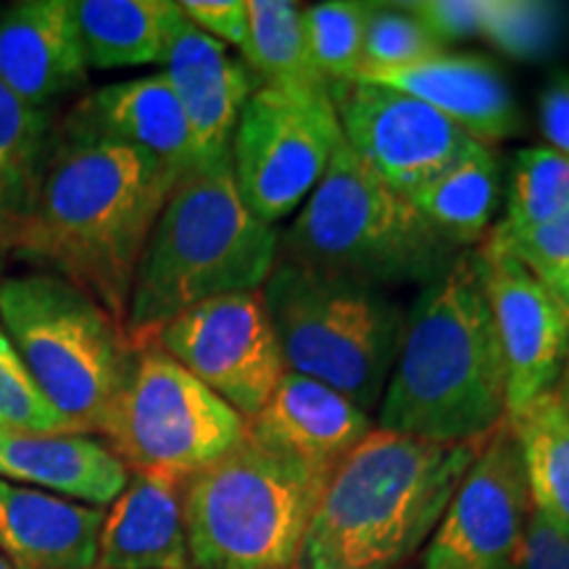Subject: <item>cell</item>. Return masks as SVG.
Listing matches in <instances>:
<instances>
[{
	"instance_id": "obj_36",
	"label": "cell",
	"mask_w": 569,
	"mask_h": 569,
	"mask_svg": "<svg viewBox=\"0 0 569 569\" xmlns=\"http://www.w3.org/2000/svg\"><path fill=\"white\" fill-rule=\"evenodd\" d=\"M515 569H569V530L532 509Z\"/></svg>"
},
{
	"instance_id": "obj_1",
	"label": "cell",
	"mask_w": 569,
	"mask_h": 569,
	"mask_svg": "<svg viewBox=\"0 0 569 569\" xmlns=\"http://www.w3.org/2000/svg\"><path fill=\"white\" fill-rule=\"evenodd\" d=\"M180 172L61 117L34 217L13 259L59 274L127 322L132 282Z\"/></svg>"
},
{
	"instance_id": "obj_22",
	"label": "cell",
	"mask_w": 569,
	"mask_h": 569,
	"mask_svg": "<svg viewBox=\"0 0 569 569\" xmlns=\"http://www.w3.org/2000/svg\"><path fill=\"white\" fill-rule=\"evenodd\" d=\"M98 569H193L182 519V478L130 472L106 511Z\"/></svg>"
},
{
	"instance_id": "obj_31",
	"label": "cell",
	"mask_w": 569,
	"mask_h": 569,
	"mask_svg": "<svg viewBox=\"0 0 569 569\" xmlns=\"http://www.w3.org/2000/svg\"><path fill=\"white\" fill-rule=\"evenodd\" d=\"M565 34V11L532 0H488L480 38L515 59H540L557 48Z\"/></svg>"
},
{
	"instance_id": "obj_4",
	"label": "cell",
	"mask_w": 569,
	"mask_h": 569,
	"mask_svg": "<svg viewBox=\"0 0 569 569\" xmlns=\"http://www.w3.org/2000/svg\"><path fill=\"white\" fill-rule=\"evenodd\" d=\"M277 259L280 230L248 211L230 153L198 161L177 180L142 251L127 332L138 343L198 303L256 293Z\"/></svg>"
},
{
	"instance_id": "obj_17",
	"label": "cell",
	"mask_w": 569,
	"mask_h": 569,
	"mask_svg": "<svg viewBox=\"0 0 569 569\" xmlns=\"http://www.w3.org/2000/svg\"><path fill=\"white\" fill-rule=\"evenodd\" d=\"M356 82L407 92L486 146L522 130V113L501 69L482 56L438 53L411 67L369 71Z\"/></svg>"
},
{
	"instance_id": "obj_5",
	"label": "cell",
	"mask_w": 569,
	"mask_h": 569,
	"mask_svg": "<svg viewBox=\"0 0 569 569\" xmlns=\"http://www.w3.org/2000/svg\"><path fill=\"white\" fill-rule=\"evenodd\" d=\"M280 259L386 290L438 280L457 248L343 140L298 217L280 232Z\"/></svg>"
},
{
	"instance_id": "obj_21",
	"label": "cell",
	"mask_w": 569,
	"mask_h": 569,
	"mask_svg": "<svg viewBox=\"0 0 569 569\" xmlns=\"http://www.w3.org/2000/svg\"><path fill=\"white\" fill-rule=\"evenodd\" d=\"M63 119L106 138L130 142L180 174L198 163L188 117L163 71L98 88L71 106Z\"/></svg>"
},
{
	"instance_id": "obj_13",
	"label": "cell",
	"mask_w": 569,
	"mask_h": 569,
	"mask_svg": "<svg viewBox=\"0 0 569 569\" xmlns=\"http://www.w3.org/2000/svg\"><path fill=\"white\" fill-rule=\"evenodd\" d=\"M351 151L396 193L411 198L451 167L472 138L417 98L375 82L330 84Z\"/></svg>"
},
{
	"instance_id": "obj_2",
	"label": "cell",
	"mask_w": 569,
	"mask_h": 569,
	"mask_svg": "<svg viewBox=\"0 0 569 569\" xmlns=\"http://www.w3.org/2000/svg\"><path fill=\"white\" fill-rule=\"evenodd\" d=\"M377 427L430 443L488 438L507 419V361L478 251L461 253L409 309Z\"/></svg>"
},
{
	"instance_id": "obj_7",
	"label": "cell",
	"mask_w": 569,
	"mask_h": 569,
	"mask_svg": "<svg viewBox=\"0 0 569 569\" xmlns=\"http://www.w3.org/2000/svg\"><path fill=\"white\" fill-rule=\"evenodd\" d=\"M0 327L69 430L101 438L138 353L127 327L51 272L0 280Z\"/></svg>"
},
{
	"instance_id": "obj_8",
	"label": "cell",
	"mask_w": 569,
	"mask_h": 569,
	"mask_svg": "<svg viewBox=\"0 0 569 569\" xmlns=\"http://www.w3.org/2000/svg\"><path fill=\"white\" fill-rule=\"evenodd\" d=\"M261 301L284 372L338 390L367 415L380 407L407 322L386 290L277 259Z\"/></svg>"
},
{
	"instance_id": "obj_39",
	"label": "cell",
	"mask_w": 569,
	"mask_h": 569,
	"mask_svg": "<svg viewBox=\"0 0 569 569\" xmlns=\"http://www.w3.org/2000/svg\"><path fill=\"white\" fill-rule=\"evenodd\" d=\"M553 390H557L561 401H565V407L569 409V359H567V367H565V372H561V380H559V386L553 388Z\"/></svg>"
},
{
	"instance_id": "obj_18",
	"label": "cell",
	"mask_w": 569,
	"mask_h": 569,
	"mask_svg": "<svg viewBox=\"0 0 569 569\" xmlns=\"http://www.w3.org/2000/svg\"><path fill=\"white\" fill-rule=\"evenodd\" d=\"M375 430L372 417L338 390L284 372L267 407L248 422V436L306 465L336 469Z\"/></svg>"
},
{
	"instance_id": "obj_33",
	"label": "cell",
	"mask_w": 569,
	"mask_h": 569,
	"mask_svg": "<svg viewBox=\"0 0 569 569\" xmlns=\"http://www.w3.org/2000/svg\"><path fill=\"white\" fill-rule=\"evenodd\" d=\"M480 246L515 256L540 280L565 274L569 272V206L549 222L507 238H486Z\"/></svg>"
},
{
	"instance_id": "obj_26",
	"label": "cell",
	"mask_w": 569,
	"mask_h": 569,
	"mask_svg": "<svg viewBox=\"0 0 569 569\" xmlns=\"http://www.w3.org/2000/svg\"><path fill=\"white\" fill-rule=\"evenodd\" d=\"M532 509L569 530V409L557 390L507 415Z\"/></svg>"
},
{
	"instance_id": "obj_6",
	"label": "cell",
	"mask_w": 569,
	"mask_h": 569,
	"mask_svg": "<svg viewBox=\"0 0 569 569\" xmlns=\"http://www.w3.org/2000/svg\"><path fill=\"white\" fill-rule=\"evenodd\" d=\"M332 472L246 436L182 480L190 567L293 569Z\"/></svg>"
},
{
	"instance_id": "obj_28",
	"label": "cell",
	"mask_w": 569,
	"mask_h": 569,
	"mask_svg": "<svg viewBox=\"0 0 569 569\" xmlns=\"http://www.w3.org/2000/svg\"><path fill=\"white\" fill-rule=\"evenodd\" d=\"M569 206V156L549 146L522 148L509 174L507 211L486 238H507L538 227Z\"/></svg>"
},
{
	"instance_id": "obj_10",
	"label": "cell",
	"mask_w": 569,
	"mask_h": 569,
	"mask_svg": "<svg viewBox=\"0 0 569 569\" xmlns=\"http://www.w3.org/2000/svg\"><path fill=\"white\" fill-rule=\"evenodd\" d=\"M340 142L330 88L253 90L230 142L234 184L248 211L272 227L288 219L322 180Z\"/></svg>"
},
{
	"instance_id": "obj_16",
	"label": "cell",
	"mask_w": 569,
	"mask_h": 569,
	"mask_svg": "<svg viewBox=\"0 0 569 569\" xmlns=\"http://www.w3.org/2000/svg\"><path fill=\"white\" fill-rule=\"evenodd\" d=\"M161 63L188 117L198 161L230 153L240 111L253 90L261 88L253 71L232 59L222 42L190 24L182 11L174 19Z\"/></svg>"
},
{
	"instance_id": "obj_30",
	"label": "cell",
	"mask_w": 569,
	"mask_h": 569,
	"mask_svg": "<svg viewBox=\"0 0 569 569\" xmlns=\"http://www.w3.org/2000/svg\"><path fill=\"white\" fill-rule=\"evenodd\" d=\"M438 53H446V46L407 3H369L361 74L411 67Z\"/></svg>"
},
{
	"instance_id": "obj_23",
	"label": "cell",
	"mask_w": 569,
	"mask_h": 569,
	"mask_svg": "<svg viewBox=\"0 0 569 569\" xmlns=\"http://www.w3.org/2000/svg\"><path fill=\"white\" fill-rule=\"evenodd\" d=\"M59 124V113L32 109L0 82V261L17 256L32 222Z\"/></svg>"
},
{
	"instance_id": "obj_24",
	"label": "cell",
	"mask_w": 569,
	"mask_h": 569,
	"mask_svg": "<svg viewBox=\"0 0 569 569\" xmlns=\"http://www.w3.org/2000/svg\"><path fill=\"white\" fill-rule=\"evenodd\" d=\"M427 224L451 248L486 240L501 201V161L493 148L472 140L436 180L409 198Z\"/></svg>"
},
{
	"instance_id": "obj_14",
	"label": "cell",
	"mask_w": 569,
	"mask_h": 569,
	"mask_svg": "<svg viewBox=\"0 0 569 569\" xmlns=\"http://www.w3.org/2000/svg\"><path fill=\"white\" fill-rule=\"evenodd\" d=\"M507 361V415L559 386L569 359V315L515 256L475 248Z\"/></svg>"
},
{
	"instance_id": "obj_3",
	"label": "cell",
	"mask_w": 569,
	"mask_h": 569,
	"mask_svg": "<svg viewBox=\"0 0 569 569\" xmlns=\"http://www.w3.org/2000/svg\"><path fill=\"white\" fill-rule=\"evenodd\" d=\"M486 440L430 443L375 427L327 480L293 569H401L436 532Z\"/></svg>"
},
{
	"instance_id": "obj_32",
	"label": "cell",
	"mask_w": 569,
	"mask_h": 569,
	"mask_svg": "<svg viewBox=\"0 0 569 569\" xmlns=\"http://www.w3.org/2000/svg\"><path fill=\"white\" fill-rule=\"evenodd\" d=\"M0 432H74L56 415L0 327Z\"/></svg>"
},
{
	"instance_id": "obj_12",
	"label": "cell",
	"mask_w": 569,
	"mask_h": 569,
	"mask_svg": "<svg viewBox=\"0 0 569 569\" xmlns=\"http://www.w3.org/2000/svg\"><path fill=\"white\" fill-rule=\"evenodd\" d=\"M530 517L522 459L503 419L427 540L422 569H515Z\"/></svg>"
},
{
	"instance_id": "obj_40",
	"label": "cell",
	"mask_w": 569,
	"mask_h": 569,
	"mask_svg": "<svg viewBox=\"0 0 569 569\" xmlns=\"http://www.w3.org/2000/svg\"><path fill=\"white\" fill-rule=\"evenodd\" d=\"M0 569H13V567H11V561H9V559H6V557H3V553H0Z\"/></svg>"
},
{
	"instance_id": "obj_35",
	"label": "cell",
	"mask_w": 569,
	"mask_h": 569,
	"mask_svg": "<svg viewBox=\"0 0 569 569\" xmlns=\"http://www.w3.org/2000/svg\"><path fill=\"white\" fill-rule=\"evenodd\" d=\"M177 6L184 19L209 38L243 51L248 40V0H182Z\"/></svg>"
},
{
	"instance_id": "obj_19",
	"label": "cell",
	"mask_w": 569,
	"mask_h": 569,
	"mask_svg": "<svg viewBox=\"0 0 569 569\" xmlns=\"http://www.w3.org/2000/svg\"><path fill=\"white\" fill-rule=\"evenodd\" d=\"M106 509L0 480V553L13 569H98Z\"/></svg>"
},
{
	"instance_id": "obj_20",
	"label": "cell",
	"mask_w": 569,
	"mask_h": 569,
	"mask_svg": "<svg viewBox=\"0 0 569 569\" xmlns=\"http://www.w3.org/2000/svg\"><path fill=\"white\" fill-rule=\"evenodd\" d=\"M0 480L103 509L122 493L130 469L88 432H0Z\"/></svg>"
},
{
	"instance_id": "obj_15",
	"label": "cell",
	"mask_w": 569,
	"mask_h": 569,
	"mask_svg": "<svg viewBox=\"0 0 569 569\" xmlns=\"http://www.w3.org/2000/svg\"><path fill=\"white\" fill-rule=\"evenodd\" d=\"M88 74L74 0H17L0 9V82L19 101L59 113Z\"/></svg>"
},
{
	"instance_id": "obj_11",
	"label": "cell",
	"mask_w": 569,
	"mask_h": 569,
	"mask_svg": "<svg viewBox=\"0 0 569 569\" xmlns=\"http://www.w3.org/2000/svg\"><path fill=\"white\" fill-rule=\"evenodd\" d=\"M153 340L248 422L284 375L261 290L198 303L163 325Z\"/></svg>"
},
{
	"instance_id": "obj_37",
	"label": "cell",
	"mask_w": 569,
	"mask_h": 569,
	"mask_svg": "<svg viewBox=\"0 0 569 569\" xmlns=\"http://www.w3.org/2000/svg\"><path fill=\"white\" fill-rule=\"evenodd\" d=\"M540 127L549 148L569 156V74L546 84L540 96Z\"/></svg>"
},
{
	"instance_id": "obj_9",
	"label": "cell",
	"mask_w": 569,
	"mask_h": 569,
	"mask_svg": "<svg viewBox=\"0 0 569 569\" xmlns=\"http://www.w3.org/2000/svg\"><path fill=\"white\" fill-rule=\"evenodd\" d=\"M134 346L132 372L101 436L130 472L184 480L243 443L246 417L177 365L153 338Z\"/></svg>"
},
{
	"instance_id": "obj_34",
	"label": "cell",
	"mask_w": 569,
	"mask_h": 569,
	"mask_svg": "<svg viewBox=\"0 0 569 569\" xmlns=\"http://www.w3.org/2000/svg\"><path fill=\"white\" fill-rule=\"evenodd\" d=\"M443 42L480 38L488 0H417L407 3Z\"/></svg>"
},
{
	"instance_id": "obj_29",
	"label": "cell",
	"mask_w": 569,
	"mask_h": 569,
	"mask_svg": "<svg viewBox=\"0 0 569 569\" xmlns=\"http://www.w3.org/2000/svg\"><path fill=\"white\" fill-rule=\"evenodd\" d=\"M369 3L325 0L303 9L311 61L327 84L356 82L365 67V30Z\"/></svg>"
},
{
	"instance_id": "obj_25",
	"label": "cell",
	"mask_w": 569,
	"mask_h": 569,
	"mask_svg": "<svg viewBox=\"0 0 569 569\" xmlns=\"http://www.w3.org/2000/svg\"><path fill=\"white\" fill-rule=\"evenodd\" d=\"M180 9L172 0H74L90 69L161 63Z\"/></svg>"
},
{
	"instance_id": "obj_38",
	"label": "cell",
	"mask_w": 569,
	"mask_h": 569,
	"mask_svg": "<svg viewBox=\"0 0 569 569\" xmlns=\"http://www.w3.org/2000/svg\"><path fill=\"white\" fill-rule=\"evenodd\" d=\"M543 282L553 290V296L559 298L561 306H565L567 315H569V272L559 274V277H551V280H543Z\"/></svg>"
},
{
	"instance_id": "obj_27",
	"label": "cell",
	"mask_w": 569,
	"mask_h": 569,
	"mask_svg": "<svg viewBox=\"0 0 569 569\" xmlns=\"http://www.w3.org/2000/svg\"><path fill=\"white\" fill-rule=\"evenodd\" d=\"M240 53L267 88H330L311 61L303 9L290 0H248V40Z\"/></svg>"
}]
</instances>
